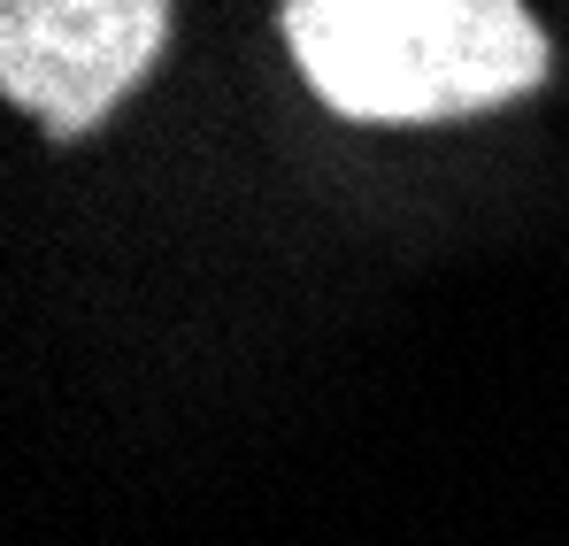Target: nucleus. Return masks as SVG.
Segmentation results:
<instances>
[{"label": "nucleus", "instance_id": "f257e3e1", "mask_svg": "<svg viewBox=\"0 0 569 546\" xmlns=\"http://www.w3.org/2000/svg\"><path fill=\"white\" fill-rule=\"evenodd\" d=\"M278 23L308 86L362 123L500 108L555 62L523 0H284Z\"/></svg>", "mask_w": 569, "mask_h": 546}, {"label": "nucleus", "instance_id": "f03ea898", "mask_svg": "<svg viewBox=\"0 0 569 546\" xmlns=\"http://www.w3.org/2000/svg\"><path fill=\"white\" fill-rule=\"evenodd\" d=\"M170 0H0V92L47 131H86L147 78Z\"/></svg>", "mask_w": 569, "mask_h": 546}]
</instances>
